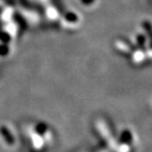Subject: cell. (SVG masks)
I'll list each match as a JSON object with an SVG mask.
<instances>
[{"mask_svg": "<svg viewBox=\"0 0 152 152\" xmlns=\"http://www.w3.org/2000/svg\"><path fill=\"white\" fill-rule=\"evenodd\" d=\"M0 133H1V135L4 137V138H5V140L7 141V144H9V145L14 144L15 139H14L13 136L11 135V133H10V131L8 130L7 127L2 126L1 127H0Z\"/></svg>", "mask_w": 152, "mask_h": 152, "instance_id": "cell-1", "label": "cell"}, {"mask_svg": "<svg viewBox=\"0 0 152 152\" xmlns=\"http://www.w3.org/2000/svg\"><path fill=\"white\" fill-rule=\"evenodd\" d=\"M99 130H100V133L102 134V136L104 137V139L107 141L108 143H110L111 141H112V137H111L110 133L107 131L106 126L103 123H100L99 124Z\"/></svg>", "mask_w": 152, "mask_h": 152, "instance_id": "cell-2", "label": "cell"}, {"mask_svg": "<svg viewBox=\"0 0 152 152\" xmlns=\"http://www.w3.org/2000/svg\"><path fill=\"white\" fill-rule=\"evenodd\" d=\"M116 46H117V48L119 50H122V51H124L126 53H130V52H131V50H130L127 46H126L125 44H123L122 42H117Z\"/></svg>", "mask_w": 152, "mask_h": 152, "instance_id": "cell-3", "label": "cell"}, {"mask_svg": "<svg viewBox=\"0 0 152 152\" xmlns=\"http://www.w3.org/2000/svg\"><path fill=\"white\" fill-rule=\"evenodd\" d=\"M122 138H124V141H126V142H130V141H131V134H130L127 130H126L122 134Z\"/></svg>", "mask_w": 152, "mask_h": 152, "instance_id": "cell-4", "label": "cell"}]
</instances>
